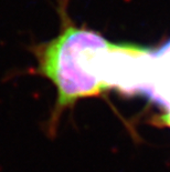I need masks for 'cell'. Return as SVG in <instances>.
<instances>
[{
	"instance_id": "cell-1",
	"label": "cell",
	"mask_w": 170,
	"mask_h": 172,
	"mask_svg": "<svg viewBox=\"0 0 170 172\" xmlns=\"http://www.w3.org/2000/svg\"><path fill=\"white\" fill-rule=\"evenodd\" d=\"M68 0H59L60 31L54 38L34 43V73L45 78L56 91L54 107L48 120V132L54 135L61 117L80 100L105 92L101 62L110 41L100 32L77 26L68 10Z\"/></svg>"
},
{
	"instance_id": "cell-2",
	"label": "cell",
	"mask_w": 170,
	"mask_h": 172,
	"mask_svg": "<svg viewBox=\"0 0 170 172\" xmlns=\"http://www.w3.org/2000/svg\"><path fill=\"white\" fill-rule=\"evenodd\" d=\"M141 95L165 109L160 120L170 127V40L150 53L146 85Z\"/></svg>"
}]
</instances>
